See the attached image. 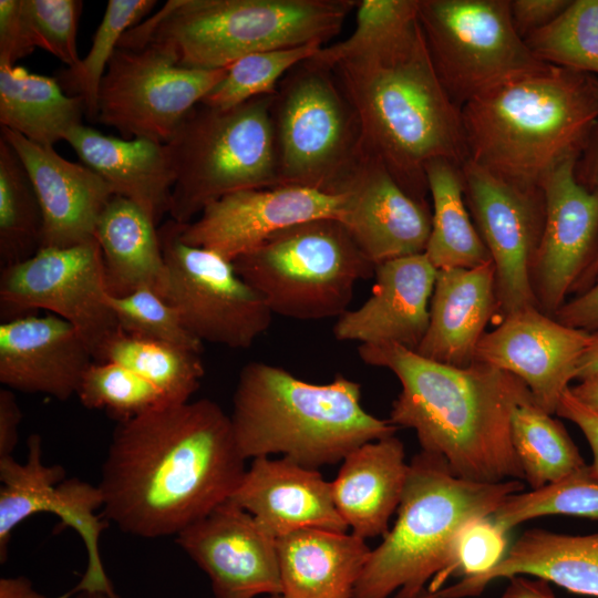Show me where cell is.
<instances>
[{"mask_svg":"<svg viewBox=\"0 0 598 598\" xmlns=\"http://www.w3.org/2000/svg\"><path fill=\"white\" fill-rule=\"evenodd\" d=\"M554 317L561 323L588 332L598 329V275L582 291L568 298Z\"/></svg>","mask_w":598,"mask_h":598,"instance_id":"48","label":"cell"},{"mask_svg":"<svg viewBox=\"0 0 598 598\" xmlns=\"http://www.w3.org/2000/svg\"><path fill=\"white\" fill-rule=\"evenodd\" d=\"M571 0H509L512 23L525 40L555 21Z\"/></svg>","mask_w":598,"mask_h":598,"instance_id":"47","label":"cell"},{"mask_svg":"<svg viewBox=\"0 0 598 598\" xmlns=\"http://www.w3.org/2000/svg\"><path fill=\"white\" fill-rule=\"evenodd\" d=\"M202 353L120 329L105 344L101 360L120 363L158 389L169 404L189 402L205 374Z\"/></svg>","mask_w":598,"mask_h":598,"instance_id":"35","label":"cell"},{"mask_svg":"<svg viewBox=\"0 0 598 598\" xmlns=\"http://www.w3.org/2000/svg\"><path fill=\"white\" fill-rule=\"evenodd\" d=\"M461 172L467 207L495 268L497 310L505 316L537 307L532 268L545 218L542 188L509 183L471 159Z\"/></svg>","mask_w":598,"mask_h":598,"instance_id":"16","label":"cell"},{"mask_svg":"<svg viewBox=\"0 0 598 598\" xmlns=\"http://www.w3.org/2000/svg\"><path fill=\"white\" fill-rule=\"evenodd\" d=\"M358 353L400 381L389 421L412 429L421 451L467 481L524 480L511 437L514 406L529 391L518 378L481 362L440 363L396 344H360Z\"/></svg>","mask_w":598,"mask_h":598,"instance_id":"2","label":"cell"},{"mask_svg":"<svg viewBox=\"0 0 598 598\" xmlns=\"http://www.w3.org/2000/svg\"><path fill=\"white\" fill-rule=\"evenodd\" d=\"M107 293L95 239L71 247L40 248L28 259L1 269L2 316L11 319L37 309L59 316L79 331L96 362L121 329L106 302Z\"/></svg>","mask_w":598,"mask_h":598,"instance_id":"14","label":"cell"},{"mask_svg":"<svg viewBox=\"0 0 598 598\" xmlns=\"http://www.w3.org/2000/svg\"><path fill=\"white\" fill-rule=\"evenodd\" d=\"M417 17L435 73L460 109L549 65L516 32L509 0H419Z\"/></svg>","mask_w":598,"mask_h":598,"instance_id":"11","label":"cell"},{"mask_svg":"<svg viewBox=\"0 0 598 598\" xmlns=\"http://www.w3.org/2000/svg\"><path fill=\"white\" fill-rule=\"evenodd\" d=\"M322 47L309 43L246 55L227 68L225 76L200 103L230 109L258 96L271 95L292 68L311 59Z\"/></svg>","mask_w":598,"mask_h":598,"instance_id":"40","label":"cell"},{"mask_svg":"<svg viewBox=\"0 0 598 598\" xmlns=\"http://www.w3.org/2000/svg\"><path fill=\"white\" fill-rule=\"evenodd\" d=\"M21 0H0V65H16L33 50Z\"/></svg>","mask_w":598,"mask_h":598,"instance_id":"46","label":"cell"},{"mask_svg":"<svg viewBox=\"0 0 598 598\" xmlns=\"http://www.w3.org/2000/svg\"><path fill=\"white\" fill-rule=\"evenodd\" d=\"M353 0H169L127 30L118 47H166L182 66L225 69L258 52L324 42Z\"/></svg>","mask_w":598,"mask_h":598,"instance_id":"7","label":"cell"},{"mask_svg":"<svg viewBox=\"0 0 598 598\" xmlns=\"http://www.w3.org/2000/svg\"><path fill=\"white\" fill-rule=\"evenodd\" d=\"M1 137L14 150L38 196L43 228L40 248H63L94 238L103 209L114 196L110 185L84 164L59 155L21 134L1 127Z\"/></svg>","mask_w":598,"mask_h":598,"instance_id":"22","label":"cell"},{"mask_svg":"<svg viewBox=\"0 0 598 598\" xmlns=\"http://www.w3.org/2000/svg\"><path fill=\"white\" fill-rule=\"evenodd\" d=\"M344 190L348 199L340 221L374 265L425 252L430 204L410 196L368 148Z\"/></svg>","mask_w":598,"mask_h":598,"instance_id":"21","label":"cell"},{"mask_svg":"<svg viewBox=\"0 0 598 598\" xmlns=\"http://www.w3.org/2000/svg\"><path fill=\"white\" fill-rule=\"evenodd\" d=\"M278 185L344 192L367 153L359 118L332 70L313 59L279 82L270 106Z\"/></svg>","mask_w":598,"mask_h":598,"instance_id":"10","label":"cell"},{"mask_svg":"<svg viewBox=\"0 0 598 598\" xmlns=\"http://www.w3.org/2000/svg\"><path fill=\"white\" fill-rule=\"evenodd\" d=\"M245 462L230 416L208 399L117 422L97 484L103 517L130 535L177 536L229 501Z\"/></svg>","mask_w":598,"mask_h":598,"instance_id":"1","label":"cell"},{"mask_svg":"<svg viewBox=\"0 0 598 598\" xmlns=\"http://www.w3.org/2000/svg\"><path fill=\"white\" fill-rule=\"evenodd\" d=\"M432 200L431 233L425 255L439 269L474 268L492 261L468 213L461 166L434 159L426 166Z\"/></svg>","mask_w":598,"mask_h":598,"instance_id":"33","label":"cell"},{"mask_svg":"<svg viewBox=\"0 0 598 598\" xmlns=\"http://www.w3.org/2000/svg\"><path fill=\"white\" fill-rule=\"evenodd\" d=\"M347 199V190L293 185L239 190L208 204L194 220L178 223V234L184 243L234 261L290 226L319 218L340 220Z\"/></svg>","mask_w":598,"mask_h":598,"instance_id":"17","label":"cell"},{"mask_svg":"<svg viewBox=\"0 0 598 598\" xmlns=\"http://www.w3.org/2000/svg\"><path fill=\"white\" fill-rule=\"evenodd\" d=\"M495 311L496 278L492 261L474 268L439 269L429 326L415 352L440 363L470 367Z\"/></svg>","mask_w":598,"mask_h":598,"instance_id":"27","label":"cell"},{"mask_svg":"<svg viewBox=\"0 0 598 598\" xmlns=\"http://www.w3.org/2000/svg\"><path fill=\"white\" fill-rule=\"evenodd\" d=\"M226 71L182 66L157 43L118 47L101 83L96 121L124 138L165 144Z\"/></svg>","mask_w":598,"mask_h":598,"instance_id":"13","label":"cell"},{"mask_svg":"<svg viewBox=\"0 0 598 598\" xmlns=\"http://www.w3.org/2000/svg\"><path fill=\"white\" fill-rule=\"evenodd\" d=\"M577 162L564 161L542 184L545 218L532 286L537 307L553 317L574 293L598 249V192L578 179Z\"/></svg>","mask_w":598,"mask_h":598,"instance_id":"18","label":"cell"},{"mask_svg":"<svg viewBox=\"0 0 598 598\" xmlns=\"http://www.w3.org/2000/svg\"><path fill=\"white\" fill-rule=\"evenodd\" d=\"M523 489L517 480L457 477L442 458L420 451L409 463L398 518L371 550L352 598H416L426 589L437 591L461 528L493 515Z\"/></svg>","mask_w":598,"mask_h":598,"instance_id":"6","label":"cell"},{"mask_svg":"<svg viewBox=\"0 0 598 598\" xmlns=\"http://www.w3.org/2000/svg\"><path fill=\"white\" fill-rule=\"evenodd\" d=\"M210 598H215V597H210ZM268 598H285L282 595H272V596H269Z\"/></svg>","mask_w":598,"mask_h":598,"instance_id":"59","label":"cell"},{"mask_svg":"<svg viewBox=\"0 0 598 598\" xmlns=\"http://www.w3.org/2000/svg\"><path fill=\"white\" fill-rule=\"evenodd\" d=\"M155 4L154 0H109L86 55L56 78L68 94L82 97L91 121H96L101 83L122 37L148 17Z\"/></svg>","mask_w":598,"mask_h":598,"instance_id":"37","label":"cell"},{"mask_svg":"<svg viewBox=\"0 0 598 598\" xmlns=\"http://www.w3.org/2000/svg\"><path fill=\"white\" fill-rule=\"evenodd\" d=\"M82 97L64 92L56 78L0 65V123L41 146H52L82 124Z\"/></svg>","mask_w":598,"mask_h":598,"instance_id":"32","label":"cell"},{"mask_svg":"<svg viewBox=\"0 0 598 598\" xmlns=\"http://www.w3.org/2000/svg\"><path fill=\"white\" fill-rule=\"evenodd\" d=\"M555 415L570 421L581 431L591 450V471L598 478V413L580 403L568 388L558 403Z\"/></svg>","mask_w":598,"mask_h":598,"instance_id":"49","label":"cell"},{"mask_svg":"<svg viewBox=\"0 0 598 598\" xmlns=\"http://www.w3.org/2000/svg\"><path fill=\"white\" fill-rule=\"evenodd\" d=\"M27 445L25 463L12 456L0 458V561H6L12 532L21 522L37 513H53L78 532L87 553V567L80 582L59 598L82 590L118 598L99 550L100 535L107 526V520L95 514L103 506L99 486L76 477L66 478L61 465H45L39 434H31Z\"/></svg>","mask_w":598,"mask_h":598,"instance_id":"15","label":"cell"},{"mask_svg":"<svg viewBox=\"0 0 598 598\" xmlns=\"http://www.w3.org/2000/svg\"><path fill=\"white\" fill-rule=\"evenodd\" d=\"M43 217L29 175L14 150L0 137V262L7 267L41 246Z\"/></svg>","mask_w":598,"mask_h":598,"instance_id":"36","label":"cell"},{"mask_svg":"<svg viewBox=\"0 0 598 598\" xmlns=\"http://www.w3.org/2000/svg\"><path fill=\"white\" fill-rule=\"evenodd\" d=\"M64 141L82 164L110 185L114 195L138 205L156 224L169 212L175 175L165 144L105 135L83 124L74 127Z\"/></svg>","mask_w":598,"mask_h":598,"instance_id":"29","label":"cell"},{"mask_svg":"<svg viewBox=\"0 0 598 598\" xmlns=\"http://www.w3.org/2000/svg\"><path fill=\"white\" fill-rule=\"evenodd\" d=\"M516 575L543 578L573 594L598 598V533L570 535L528 529L495 566L436 592L444 598L476 597L493 581Z\"/></svg>","mask_w":598,"mask_h":598,"instance_id":"26","label":"cell"},{"mask_svg":"<svg viewBox=\"0 0 598 598\" xmlns=\"http://www.w3.org/2000/svg\"><path fill=\"white\" fill-rule=\"evenodd\" d=\"M93 361L79 331L53 313H27L0 324V382L12 391L68 400Z\"/></svg>","mask_w":598,"mask_h":598,"instance_id":"23","label":"cell"},{"mask_svg":"<svg viewBox=\"0 0 598 598\" xmlns=\"http://www.w3.org/2000/svg\"><path fill=\"white\" fill-rule=\"evenodd\" d=\"M436 274L424 252L375 265L371 296L337 318L334 338L416 351L429 326Z\"/></svg>","mask_w":598,"mask_h":598,"instance_id":"24","label":"cell"},{"mask_svg":"<svg viewBox=\"0 0 598 598\" xmlns=\"http://www.w3.org/2000/svg\"><path fill=\"white\" fill-rule=\"evenodd\" d=\"M106 302L124 332L203 352V342L188 331L178 311L155 290L143 288L123 297L107 293Z\"/></svg>","mask_w":598,"mask_h":598,"instance_id":"42","label":"cell"},{"mask_svg":"<svg viewBox=\"0 0 598 598\" xmlns=\"http://www.w3.org/2000/svg\"><path fill=\"white\" fill-rule=\"evenodd\" d=\"M275 538L306 528L347 532L333 502L331 482L317 468L289 458H252L229 498Z\"/></svg>","mask_w":598,"mask_h":598,"instance_id":"25","label":"cell"},{"mask_svg":"<svg viewBox=\"0 0 598 598\" xmlns=\"http://www.w3.org/2000/svg\"><path fill=\"white\" fill-rule=\"evenodd\" d=\"M229 416L246 460L281 454L317 470L398 430L363 408L358 382L338 375L311 383L260 361L241 369Z\"/></svg>","mask_w":598,"mask_h":598,"instance_id":"5","label":"cell"},{"mask_svg":"<svg viewBox=\"0 0 598 598\" xmlns=\"http://www.w3.org/2000/svg\"><path fill=\"white\" fill-rule=\"evenodd\" d=\"M551 515L598 520V478L590 465L557 483L509 495L489 517L508 533L529 519Z\"/></svg>","mask_w":598,"mask_h":598,"instance_id":"39","label":"cell"},{"mask_svg":"<svg viewBox=\"0 0 598 598\" xmlns=\"http://www.w3.org/2000/svg\"><path fill=\"white\" fill-rule=\"evenodd\" d=\"M22 412L8 388L0 390V458L12 456L18 444Z\"/></svg>","mask_w":598,"mask_h":598,"instance_id":"51","label":"cell"},{"mask_svg":"<svg viewBox=\"0 0 598 598\" xmlns=\"http://www.w3.org/2000/svg\"><path fill=\"white\" fill-rule=\"evenodd\" d=\"M76 395L84 408L104 410L117 422L169 404L152 383L113 361H93L81 380Z\"/></svg>","mask_w":598,"mask_h":598,"instance_id":"41","label":"cell"},{"mask_svg":"<svg viewBox=\"0 0 598 598\" xmlns=\"http://www.w3.org/2000/svg\"><path fill=\"white\" fill-rule=\"evenodd\" d=\"M107 291L123 297L143 288L158 292L165 260L153 218L130 199L114 195L95 226Z\"/></svg>","mask_w":598,"mask_h":598,"instance_id":"31","label":"cell"},{"mask_svg":"<svg viewBox=\"0 0 598 598\" xmlns=\"http://www.w3.org/2000/svg\"><path fill=\"white\" fill-rule=\"evenodd\" d=\"M511 437L530 489L557 483L587 465L564 425L529 391L514 406Z\"/></svg>","mask_w":598,"mask_h":598,"instance_id":"34","label":"cell"},{"mask_svg":"<svg viewBox=\"0 0 598 598\" xmlns=\"http://www.w3.org/2000/svg\"><path fill=\"white\" fill-rule=\"evenodd\" d=\"M330 69L359 118L365 147L410 196L429 204L427 164L442 158L462 167L468 152L461 109L435 73L420 22Z\"/></svg>","mask_w":598,"mask_h":598,"instance_id":"3","label":"cell"},{"mask_svg":"<svg viewBox=\"0 0 598 598\" xmlns=\"http://www.w3.org/2000/svg\"><path fill=\"white\" fill-rule=\"evenodd\" d=\"M591 79H592V84H594V87H595V91L598 95V78L591 75Z\"/></svg>","mask_w":598,"mask_h":598,"instance_id":"58","label":"cell"},{"mask_svg":"<svg viewBox=\"0 0 598 598\" xmlns=\"http://www.w3.org/2000/svg\"><path fill=\"white\" fill-rule=\"evenodd\" d=\"M578 179L587 187L598 192V122L576 165ZM598 275V249L587 270L578 281L574 293L585 290Z\"/></svg>","mask_w":598,"mask_h":598,"instance_id":"50","label":"cell"},{"mask_svg":"<svg viewBox=\"0 0 598 598\" xmlns=\"http://www.w3.org/2000/svg\"><path fill=\"white\" fill-rule=\"evenodd\" d=\"M0 598H47L39 592L24 576L2 577L0 579Z\"/></svg>","mask_w":598,"mask_h":598,"instance_id":"53","label":"cell"},{"mask_svg":"<svg viewBox=\"0 0 598 598\" xmlns=\"http://www.w3.org/2000/svg\"><path fill=\"white\" fill-rule=\"evenodd\" d=\"M408 474L404 445L395 435L367 442L342 460L332 497L352 534L367 540L389 532Z\"/></svg>","mask_w":598,"mask_h":598,"instance_id":"28","label":"cell"},{"mask_svg":"<svg viewBox=\"0 0 598 598\" xmlns=\"http://www.w3.org/2000/svg\"><path fill=\"white\" fill-rule=\"evenodd\" d=\"M355 9L352 34L322 47L311 59L330 68L350 54L398 37L419 20V0H361Z\"/></svg>","mask_w":598,"mask_h":598,"instance_id":"43","label":"cell"},{"mask_svg":"<svg viewBox=\"0 0 598 598\" xmlns=\"http://www.w3.org/2000/svg\"><path fill=\"white\" fill-rule=\"evenodd\" d=\"M525 43L540 61L598 78V0H571Z\"/></svg>","mask_w":598,"mask_h":598,"instance_id":"38","label":"cell"},{"mask_svg":"<svg viewBox=\"0 0 598 598\" xmlns=\"http://www.w3.org/2000/svg\"><path fill=\"white\" fill-rule=\"evenodd\" d=\"M365 539L306 528L277 538L285 598H352L369 559Z\"/></svg>","mask_w":598,"mask_h":598,"instance_id":"30","label":"cell"},{"mask_svg":"<svg viewBox=\"0 0 598 598\" xmlns=\"http://www.w3.org/2000/svg\"><path fill=\"white\" fill-rule=\"evenodd\" d=\"M416 598H444V597L440 596L436 591H430V590L426 589L424 592H422Z\"/></svg>","mask_w":598,"mask_h":598,"instance_id":"57","label":"cell"},{"mask_svg":"<svg viewBox=\"0 0 598 598\" xmlns=\"http://www.w3.org/2000/svg\"><path fill=\"white\" fill-rule=\"evenodd\" d=\"M233 262L274 315L297 320L339 318L375 268L336 218L285 228Z\"/></svg>","mask_w":598,"mask_h":598,"instance_id":"9","label":"cell"},{"mask_svg":"<svg viewBox=\"0 0 598 598\" xmlns=\"http://www.w3.org/2000/svg\"><path fill=\"white\" fill-rule=\"evenodd\" d=\"M507 534L489 516L465 524L455 538L439 589L451 575L458 574L462 578L476 575L501 561L507 551Z\"/></svg>","mask_w":598,"mask_h":598,"instance_id":"45","label":"cell"},{"mask_svg":"<svg viewBox=\"0 0 598 598\" xmlns=\"http://www.w3.org/2000/svg\"><path fill=\"white\" fill-rule=\"evenodd\" d=\"M271 95L230 109L197 104L165 143L175 182L169 216L195 219L214 200L278 185Z\"/></svg>","mask_w":598,"mask_h":598,"instance_id":"8","label":"cell"},{"mask_svg":"<svg viewBox=\"0 0 598 598\" xmlns=\"http://www.w3.org/2000/svg\"><path fill=\"white\" fill-rule=\"evenodd\" d=\"M590 332L569 327L538 307L503 316L480 340L475 362L518 378L534 400L555 415L558 403L576 380Z\"/></svg>","mask_w":598,"mask_h":598,"instance_id":"19","label":"cell"},{"mask_svg":"<svg viewBox=\"0 0 598 598\" xmlns=\"http://www.w3.org/2000/svg\"><path fill=\"white\" fill-rule=\"evenodd\" d=\"M501 598H558L550 582L543 578L516 575L508 578Z\"/></svg>","mask_w":598,"mask_h":598,"instance_id":"52","label":"cell"},{"mask_svg":"<svg viewBox=\"0 0 598 598\" xmlns=\"http://www.w3.org/2000/svg\"><path fill=\"white\" fill-rule=\"evenodd\" d=\"M596 374H598V329L590 332L588 344L579 361L576 380Z\"/></svg>","mask_w":598,"mask_h":598,"instance_id":"55","label":"cell"},{"mask_svg":"<svg viewBox=\"0 0 598 598\" xmlns=\"http://www.w3.org/2000/svg\"><path fill=\"white\" fill-rule=\"evenodd\" d=\"M76 598H113L109 596L107 594L100 592V591H86L82 590L75 594Z\"/></svg>","mask_w":598,"mask_h":598,"instance_id":"56","label":"cell"},{"mask_svg":"<svg viewBox=\"0 0 598 598\" xmlns=\"http://www.w3.org/2000/svg\"><path fill=\"white\" fill-rule=\"evenodd\" d=\"M210 580L215 598L281 595L277 538L227 501L176 536Z\"/></svg>","mask_w":598,"mask_h":598,"instance_id":"20","label":"cell"},{"mask_svg":"<svg viewBox=\"0 0 598 598\" xmlns=\"http://www.w3.org/2000/svg\"><path fill=\"white\" fill-rule=\"evenodd\" d=\"M569 389L580 403L598 413V374L580 379Z\"/></svg>","mask_w":598,"mask_h":598,"instance_id":"54","label":"cell"},{"mask_svg":"<svg viewBox=\"0 0 598 598\" xmlns=\"http://www.w3.org/2000/svg\"><path fill=\"white\" fill-rule=\"evenodd\" d=\"M81 0H21V12L33 45L41 48L74 68L78 52V27Z\"/></svg>","mask_w":598,"mask_h":598,"instance_id":"44","label":"cell"},{"mask_svg":"<svg viewBox=\"0 0 598 598\" xmlns=\"http://www.w3.org/2000/svg\"><path fill=\"white\" fill-rule=\"evenodd\" d=\"M468 159L519 186L542 188L560 163L579 158L598 122L591 75L549 64L462 107Z\"/></svg>","mask_w":598,"mask_h":598,"instance_id":"4","label":"cell"},{"mask_svg":"<svg viewBox=\"0 0 598 598\" xmlns=\"http://www.w3.org/2000/svg\"><path fill=\"white\" fill-rule=\"evenodd\" d=\"M165 278L158 295L198 340L247 349L270 327L274 313L261 295L223 256L179 238L178 223L158 228Z\"/></svg>","mask_w":598,"mask_h":598,"instance_id":"12","label":"cell"}]
</instances>
